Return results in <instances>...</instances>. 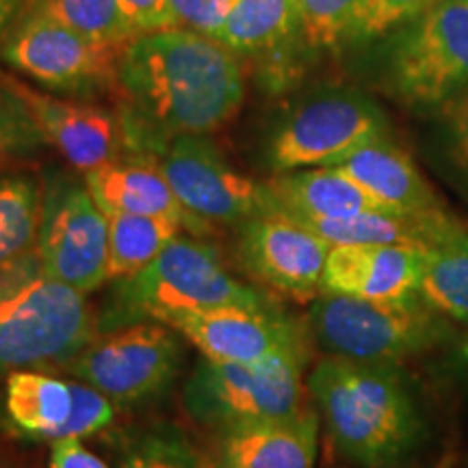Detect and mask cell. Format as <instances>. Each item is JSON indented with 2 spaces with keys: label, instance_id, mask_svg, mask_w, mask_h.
Listing matches in <instances>:
<instances>
[{
  "label": "cell",
  "instance_id": "obj_1",
  "mask_svg": "<svg viewBox=\"0 0 468 468\" xmlns=\"http://www.w3.org/2000/svg\"><path fill=\"white\" fill-rule=\"evenodd\" d=\"M115 93L128 156L154 161L172 139L210 134L239 113L245 66L224 44L163 28L122 48Z\"/></svg>",
  "mask_w": 468,
  "mask_h": 468
},
{
  "label": "cell",
  "instance_id": "obj_2",
  "mask_svg": "<svg viewBox=\"0 0 468 468\" xmlns=\"http://www.w3.org/2000/svg\"><path fill=\"white\" fill-rule=\"evenodd\" d=\"M306 386L332 447L356 468L401 466L430 434L406 367L324 356Z\"/></svg>",
  "mask_w": 468,
  "mask_h": 468
},
{
  "label": "cell",
  "instance_id": "obj_3",
  "mask_svg": "<svg viewBox=\"0 0 468 468\" xmlns=\"http://www.w3.org/2000/svg\"><path fill=\"white\" fill-rule=\"evenodd\" d=\"M96 335L87 295L52 278L35 250L0 271V378L66 368Z\"/></svg>",
  "mask_w": 468,
  "mask_h": 468
},
{
  "label": "cell",
  "instance_id": "obj_4",
  "mask_svg": "<svg viewBox=\"0 0 468 468\" xmlns=\"http://www.w3.org/2000/svg\"><path fill=\"white\" fill-rule=\"evenodd\" d=\"M98 332L137 321H161L224 306L276 302L259 286L234 278L213 243L180 232L137 276L113 282Z\"/></svg>",
  "mask_w": 468,
  "mask_h": 468
},
{
  "label": "cell",
  "instance_id": "obj_5",
  "mask_svg": "<svg viewBox=\"0 0 468 468\" xmlns=\"http://www.w3.org/2000/svg\"><path fill=\"white\" fill-rule=\"evenodd\" d=\"M306 325L324 356L395 367L449 349L462 335L420 297L384 303L321 292L308 303Z\"/></svg>",
  "mask_w": 468,
  "mask_h": 468
},
{
  "label": "cell",
  "instance_id": "obj_6",
  "mask_svg": "<svg viewBox=\"0 0 468 468\" xmlns=\"http://www.w3.org/2000/svg\"><path fill=\"white\" fill-rule=\"evenodd\" d=\"M310 356H289L265 365H234L202 358L183 386L191 420L210 431L284 419L310 406Z\"/></svg>",
  "mask_w": 468,
  "mask_h": 468
},
{
  "label": "cell",
  "instance_id": "obj_7",
  "mask_svg": "<svg viewBox=\"0 0 468 468\" xmlns=\"http://www.w3.org/2000/svg\"><path fill=\"white\" fill-rule=\"evenodd\" d=\"M185 343L172 325L137 321L98 332L66 371L115 408H137L154 401L178 379Z\"/></svg>",
  "mask_w": 468,
  "mask_h": 468
},
{
  "label": "cell",
  "instance_id": "obj_8",
  "mask_svg": "<svg viewBox=\"0 0 468 468\" xmlns=\"http://www.w3.org/2000/svg\"><path fill=\"white\" fill-rule=\"evenodd\" d=\"M388 133L382 107L367 93L332 87L291 107L269 134L265 159L276 174L332 167Z\"/></svg>",
  "mask_w": 468,
  "mask_h": 468
},
{
  "label": "cell",
  "instance_id": "obj_9",
  "mask_svg": "<svg viewBox=\"0 0 468 468\" xmlns=\"http://www.w3.org/2000/svg\"><path fill=\"white\" fill-rule=\"evenodd\" d=\"M390 87L414 109H438L468 91V0H434L403 27L388 55Z\"/></svg>",
  "mask_w": 468,
  "mask_h": 468
},
{
  "label": "cell",
  "instance_id": "obj_10",
  "mask_svg": "<svg viewBox=\"0 0 468 468\" xmlns=\"http://www.w3.org/2000/svg\"><path fill=\"white\" fill-rule=\"evenodd\" d=\"M120 52L80 37L37 9H22L0 46V57L16 72L46 90L79 98L115 91Z\"/></svg>",
  "mask_w": 468,
  "mask_h": 468
},
{
  "label": "cell",
  "instance_id": "obj_11",
  "mask_svg": "<svg viewBox=\"0 0 468 468\" xmlns=\"http://www.w3.org/2000/svg\"><path fill=\"white\" fill-rule=\"evenodd\" d=\"M35 254L52 278L83 295L109 282V221L85 180L50 174L42 185Z\"/></svg>",
  "mask_w": 468,
  "mask_h": 468
},
{
  "label": "cell",
  "instance_id": "obj_12",
  "mask_svg": "<svg viewBox=\"0 0 468 468\" xmlns=\"http://www.w3.org/2000/svg\"><path fill=\"white\" fill-rule=\"evenodd\" d=\"M180 207L200 226H234L271 208L265 183L237 172L208 134H183L154 159Z\"/></svg>",
  "mask_w": 468,
  "mask_h": 468
},
{
  "label": "cell",
  "instance_id": "obj_13",
  "mask_svg": "<svg viewBox=\"0 0 468 468\" xmlns=\"http://www.w3.org/2000/svg\"><path fill=\"white\" fill-rule=\"evenodd\" d=\"M202 358L234 365H265L289 356H313L306 319L278 302L265 306H224L178 314L165 321Z\"/></svg>",
  "mask_w": 468,
  "mask_h": 468
},
{
  "label": "cell",
  "instance_id": "obj_14",
  "mask_svg": "<svg viewBox=\"0 0 468 468\" xmlns=\"http://www.w3.org/2000/svg\"><path fill=\"white\" fill-rule=\"evenodd\" d=\"M330 245L282 210L269 208L237 226V251L251 278L297 302L324 289Z\"/></svg>",
  "mask_w": 468,
  "mask_h": 468
},
{
  "label": "cell",
  "instance_id": "obj_15",
  "mask_svg": "<svg viewBox=\"0 0 468 468\" xmlns=\"http://www.w3.org/2000/svg\"><path fill=\"white\" fill-rule=\"evenodd\" d=\"M0 85L27 104L46 144L57 148L79 172L87 174L128 156L124 126L117 111L52 96L14 74L0 72Z\"/></svg>",
  "mask_w": 468,
  "mask_h": 468
},
{
  "label": "cell",
  "instance_id": "obj_16",
  "mask_svg": "<svg viewBox=\"0 0 468 468\" xmlns=\"http://www.w3.org/2000/svg\"><path fill=\"white\" fill-rule=\"evenodd\" d=\"M221 44L239 61L256 68L262 85L278 90L297 69L303 39L297 0H234Z\"/></svg>",
  "mask_w": 468,
  "mask_h": 468
},
{
  "label": "cell",
  "instance_id": "obj_17",
  "mask_svg": "<svg viewBox=\"0 0 468 468\" xmlns=\"http://www.w3.org/2000/svg\"><path fill=\"white\" fill-rule=\"evenodd\" d=\"M425 250L412 245H336L330 250L321 292L401 303L417 300Z\"/></svg>",
  "mask_w": 468,
  "mask_h": 468
},
{
  "label": "cell",
  "instance_id": "obj_18",
  "mask_svg": "<svg viewBox=\"0 0 468 468\" xmlns=\"http://www.w3.org/2000/svg\"><path fill=\"white\" fill-rule=\"evenodd\" d=\"M321 417L313 401L284 419L213 431L210 468H317Z\"/></svg>",
  "mask_w": 468,
  "mask_h": 468
},
{
  "label": "cell",
  "instance_id": "obj_19",
  "mask_svg": "<svg viewBox=\"0 0 468 468\" xmlns=\"http://www.w3.org/2000/svg\"><path fill=\"white\" fill-rule=\"evenodd\" d=\"M332 167L354 180L388 213L420 215L444 208L412 156L388 137L360 145Z\"/></svg>",
  "mask_w": 468,
  "mask_h": 468
},
{
  "label": "cell",
  "instance_id": "obj_20",
  "mask_svg": "<svg viewBox=\"0 0 468 468\" xmlns=\"http://www.w3.org/2000/svg\"><path fill=\"white\" fill-rule=\"evenodd\" d=\"M83 180L104 213L169 218L189 230H200V224L180 207L154 161L124 156L83 174Z\"/></svg>",
  "mask_w": 468,
  "mask_h": 468
},
{
  "label": "cell",
  "instance_id": "obj_21",
  "mask_svg": "<svg viewBox=\"0 0 468 468\" xmlns=\"http://www.w3.org/2000/svg\"><path fill=\"white\" fill-rule=\"evenodd\" d=\"M265 185L271 196V208L295 219L347 218L371 210L388 213L335 167L292 169L276 174Z\"/></svg>",
  "mask_w": 468,
  "mask_h": 468
},
{
  "label": "cell",
  "instance_id": "obj_22",
  "mask_svg": "<svg viewBox=\"0 0 468 468\" xmlns=\"http://www.w3.org/2000/svg\"><path fill=\"white\" fill-rule=\"evenodd\" d=\"M5 417L22 434L66 438L76 410V382L46 371H14L3 382Z\"/></svg>",
  "mask_w": 468,
  "mask_h": 468
},
{
  "label": "cell",
  "instance_id": "obj_23",
  "mask_svg": "<svg viewBox=\"0 0 468 468\" xmlns=\"http://www.w3.org/2000/svg\"><path fill=\"white\" fill-rule=\"evenodd\" d=\"M42 221V185L33 174L0 167V271L31 254Z\"/></svg>",
  "mask_w": 468,
  "mask_h": 468
},
{
  "label": "cell",
  "instance_id": "obj_24",
  "mask_svg": "<svg viewBox=\"0 0 468 468\" xmlns=\"http://www.w3.org/2000/svg\"><path fill=\"white\" fill-rule=\"evenodd\" d=\"M109 221V282L137 276L183 230V224L169 218L104 213Z\"/></svg>",
  "mask_w": 468,
  "mask_h": 468
},
{
  "label": "cell",
  "instance_id": "obj_25",
  "mask_svg": "<svg viewBox=\"0 0 468 468\" xmlns=\"http://www.w3.org/2000/svg\"><path fill=\"white\" fill-rule=\"evenodd\" d=\"M420 300L438 314L468 327V234L425 251Z\"/></svg>",
  "mask_w": 468,
  "mask_h": 468
},
{
  "label": "cell",
  "instance_id": "obj_26",
  "mask_svg": "<svg viewBox=\"0 0 468 468\" xmlns=\"http://www.w3.org/2000/svg\"><path fill=\"white\" fill-rule=\"evenodd\" d=\"M25 9L42 11L93 44L124 48L137 37L120 0H35Z\"/></svg>",
  "mask_w": 468,
  "mask_h": 468
},
{
  "label": "cell",
  "instance_id": "obj_27",
  "mask_svg": "<svg viewBox=\"0 0 468 468\" xmlns=\"http://www.w3.org/2000/svg\"><path fill=\"white\" fill-rule=\"evenodd\" d=\"M117 468H210V460L180 427L152 425L122 449Z\"/></svg>",
  "mask_w": 468,
  "mask_h": 468
},
{
  "label": "cell",
  "instance_id": "obj_28",
  "mask_svg": "<svg viewBox=\"0 0 468 468\" xmlns=\"http://www.w3.org/2000/svg\"><path fill=\"white\" fill-rule=\"evenodd\" d=\"M358 0H297L302 33L310 48L347 42Z\"/></svg>",
  "mask_w": 468,
  "mask_h": 468
},
{
  "label": "cell",
  "instance_id": "obj_29",
  "mask_svg": "<svg viewBox=\"0 0 468 468\" xmlns=\"http://www.w3.org/2000/svg\"><path fill=\"white\" fill-rule=\"evenodd\" d=\"M431 5L434 0H358L347 42H376L395 28L417 20Z\"/></svg>",
  "mask_w": 468,
  "mask_h": 468
},
{
  "label": "cell",
  "instance_id": "obj_30",
  "mask_svg": "<svg viewBox=\"0 0 468 468\" xmlns=\"http://www.w3.org/2000/svg\"><path fill=\"white\" fill-rule=\"evenodd\" d=\"M46 139L31 111L14 91L0 85V165L28 159L44 148Z\"/></svg>",
  "mask_w": 468,
  "mask_h": 468
},
{
  "label": "cell",
  "instance_id": "obj_31",
  "mask_svg": "<svg viewBox=\"0 0 468 468\" xmlns=\"http://www.w3.org/2000/svg\"><path fill=\"white\" fill-rule=\"evenodd\" d=\"M444 124V156L453 183L468 197V91L441 109Z\"/></svg>",
  "mask_w": 468,
  "mask_h": 468
},
{
  "label": "cell",
  "instance_id": "obj_32",
  "mask_svg": "<svg viewBox=\"0 0 468 468\" xmlns=\"http://www.w3.org/2000/svg\"><path fill=\"white\" fill-rule=\"evenodd\" d=\"M234 0H169L176 27L221 44Z\"/></svg>",
  "mask_w": 468,
  "mask_h": 468
},
{
  "label": "cell",
  "instance_id": "obj_33",
  "mask_svg": "<svg viewBox=\"0 0 468 468\" xmlns=\"http://www.w3.org/2000/svg\"><path fill=\"white\" fill-rule=\"evenodd\" d=\"M120 3L137 35L176 27L169 0H120Z\"/></svg>",
  "mask_w": 468,
  "mask_h": 468
},
{
  "label": "cell",
  "instance_id": "obj_34",
  "mask_svg": "<svg viewBox=\"0 0 468 468\" xmlns=\"http://www.w3.org/2000/svg\"><path fill=\"white\" fill-rule=\"evenodd\" d=\"M48 468H111L83 442V438H58L50 444Z\"/></svg>",
  "mask_w": 468,
  "mask_h": 468
},
{
  "label": "cell",
  "instance_id": "obj_35",
  "mask_svg": "<svg viewBox=\"0 0 468 468\" xmlns=\"http://www.w3.org/2000/svg\"><path fill=\"white\" fill-rule=\"evenodd\" d=\"M444 365L452 373H455L462 382H468V327L466 332H462L452 347L447 349V358Z\"/></svg>",
  "mask_w": 468,
  "mask_h": 468
},
{
  "label": "cell",
  "instance_id": "obj_36",
  "mask_svg": "<svg viewBox=\"0 0 468 468\" xmlns=\"http://www.w3.org/2000/svg\"><path fill=\"white\" fill-rule=\"evenodd\" d=\"M27 0H0V37L9 31L11 22L25 9Z\"/></svg>",
  "mask_w": 468,
  "mask_h": 468
},
{
  "label": "cell",
  "instance_id": "obj_37",
  "mask_svg": "<svg viewBox=\"0 0 468 468\" xmlns=\"http://www.w3.org/2000/svg\"><path fill=\"white\" fill-rule=\"evenodd\" d=\"M27 3H35V0H27ZM27 3H25V5H27Z\"/></svg>",
  "mask_w": 468,
  "mask_h": 468
}]
</instances>
